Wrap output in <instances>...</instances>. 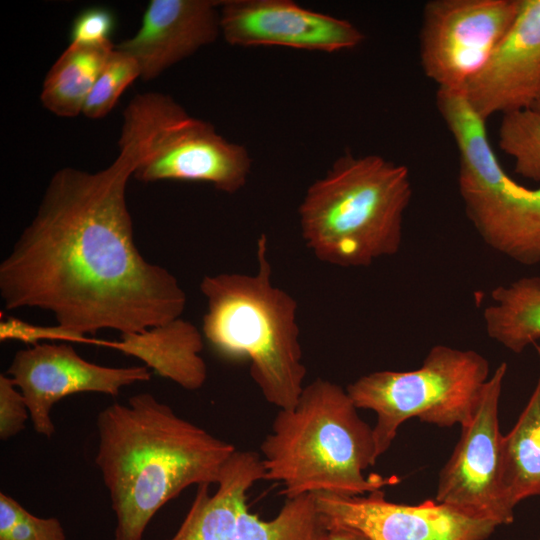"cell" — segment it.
<instances>
[{"instance_id": "cell-1", "label": "cell", "mask_w": 540, "mask_h": 540, "mask_svg": "<svg viewBox=\"0 0 540 540\" xmlns=\"http://www.w3.org/2000/svg\"><path fill=\"white\" fill-rule=\"evenodd\" d=\"M106 168L51 177L35 216L0 263L5 309L38 308L86 335L142 331L180 318L186 294L138 250L126 188L137 159L126 146Z\"/></svg>"}, {"instance_id": "cell-2", "label": "cell", "mask_w": 540, "mask_h": 540, "mask_svg": "<svg viewBox=\"0 0 540 540\" xmlns=\"http://www.w3.org/2000/svg\"><path fill=\"white\" fill-rule=\"evenodd\" d=\"M96 426L95 464L116 517L114 540H143L166 503L192 485L216 484L236 451L150 393L108 405Z\"/></svg>"}, {"instance_id": "cell-3", "label": "cell", "mask_w": 540, "mask_h": 540, "mask_svg": "<svg viewBox=\"0 0 540 540\" xmlns=\"http://www.w3.org/2000/svg\"><path fill=\"white\" fill-rule=\"evenodd\" d=\"M357 409L334 382L317 378L304 386L292 408L279 409L261 444L263 479L281 483L286 498L364 495L397 484L396 476L364 475L378 457L373 428Z\"/></svg>"}, {"instance_id": "cell-4", "label": "cell", "mask_w": 540, "mask_h": 540, "mask_svg": "<svg viewBox=\"0 0 540 540\" xmlns=\"http://www.w3.org/2000/svg\"><path fill=\"white\" fill-rule=\"evenodd\" d=\"M412 193L406 166L378 155H343L299 206L305 245L320 261L345 268L393 256Z\"/></svg>"}, {"instance_id": "cell-5", "label": "cell", "mask_w": 540, "mask_h": 540, "mask_svg": "<svg viewBox=\"0 0 540 540\" xmlns=\"http://www.w3.org/2000/svg\"><path fill=\"white\" fill-rule=\"evenodd\" d=\"M254 275H205L200 290L207 301L203 337L227 357H245L262 395L279 409L298 401L306 367L297 323V302L272 282L267 238L257 240Z\"/></svg>"}, {"instance_id": "cell-6", "label": "cell", "mask_w": 540, "mask_h": 540, "mask_svg": "<svg viewBox=\"0 0 540 540\" xmlns=\"http://www.w3.org/2000/svg\"><path fill=\"white\" fill-rule=\"evenodd\" d=\"M118 146L132 150L141 182L195 181L233 194L247 182L251 158L211 123L192 117L171 96L136 94L123 111Z\"/></svg>"}, {"instance_id": "cell-7", "label": "cell", "mask_w": 540, "mask_h": 540, "mask_svg": "<svg viewBox=\"0 0 540 540\" xmlns=\"http://www.w3.org/2000/svg\"><path fill=\"white\" fill-rule=\"evenodd\" d=\"M490 376L489 362L480 353L436 345L419 368L371 372L346 391L358 409L377 415L373 435L379 458L410 418L439 427L466 424Z\"/></svg>"}, {"instance_id": "cell-8", "label": "cell", "mask_w": 540, "mask_h": 540, "mask_svg": "<svg viewBox=\"0 0 540 540\" xmlns=\"http://www.w3.org/2000/svg\"><path fill=\"white\" fill-rule=\"evenodd\" d=\"M263 478L261 456L236 450L224 465L213 494L209 484L197 486L192 504L170 540H323L327 526L314 493L286 498L270 520L250 511L248 491Z\"/></svg>"}, {"instance_id": "cell-9", "label": "cell", "mask_w": 540, "mask_h": 540, "mask_svg": "<svg viewBox=\"0 0 540 540\" xmlns=\"http://www.w3.org/2000/svg\"><path fill=\"white\" fill-rule=\"evenodd\" d=\"M521 0H431L423 9L420 61L438 89L464 90L512 26Z\"/></svg>"}, {"instance_id": "cell-10", "label": "cell", "mask_w": 540, "mask_h": 540, "mask_svg": "<svg viewBox=\"0 0 540 540\" xmlns=\"http://www.w3.org/2000/svg\"><path fill=\"white\" fill-rule=\"evenodd\" d=\"M506 372L503 362L486 382L472 417L461 426L460 438L439 473L435 497L438 503L498 526L514 520L501 490L498 411Z\"/></svg>"}, {"instance_id": "cell-11", "label": "cell", "mask_w": 540, "mask_h": 540, "mask_svg": "<svg viewBox=\"0 0 540 540\" xmlns=\"http://www.w3.org/2000/svg\"><path fill=\"white\" fill-rule=\"evenodd\" d=\"M314 496L327 529L351 528L370 540H485L498 527L436 500L418 505L390 502L382 489L356 496L330 492Z\"/></svg>"}, {"instance_id": "cell-12", "label": "cell", "mask_w": 540, "mask_h": 540, "mask_svg": "<svg viewBox=\"0 0 540 540\" xmlns=\"http://www.w3.org/2000/svg\"><path fill=\"white\" fill-rule=\"evenodd\" d=\"M7 375L25 398L35 432L51 438V411L58 401L82 392L117 396L125 386L149 381L151 370L102 366L82 358L70 344L39 343L18 350Z\"/></svg>"}, {"instance_id": "cell-13", "label": "cell", "mask_w": 540, "mask_h": 540, "mask_svg": "<svg viewBox=\"0 0 540 540\" xmlns=\"http://www.w3.org/2000/svg\"><path fill=\"white\" fill-rule=\"evenodd\" d=\"M220 31L236 46H284L334 52L360 45L365 35L352 23L289 0H226Z\"/></svg>"}, {"instance_id": "cell-14", "label": "cell", "mask_w": 540, "mask_h": 540, "mask_svg": "<svg viewBox=\"0 0 540 540\" xmlns=\"http://www.w3.org/2000/svg\"><path fill=\"white\" fill-rule=\"evenodd\" d=\"M463 91L485 121L540 100V0H521L509 31Z\"/></svg>"}, {"instance_id": "cell-15", "label": "cell", "mask_w": 540, "mask_h": 540, "mask_svg": "<svg viewBox=\"0 0 540 540\" xmlns=\"http://www.w3.org/2000/svg\"><path fill=\"white\" fill-rule=\"evenodd\" d=\"M436 106L458 148L459 191L466 215L475 225L527 187L502 169L490 144L486 121L471 107L464 91L438 89Z\"/></svg>"}, {"instance_id": "cell-16", "label": "cell", "mask_w": 540, "mask_h": 540, "mask_svg": "<svg viewBox=\"0 0 540 540\" xmlns=\"http://www.w3.org/2000/svg\"><path fill=\"white\" fill-rule=\"evenodd\" d=\"M219 6L212 0H151L138 31L115 47L137 62L140 78L152 80L217 38Z\"/></svg>"}, {"instance_id": "cell-17", "label": "cell", "mask_w": 540, "mask_h": 540, "mask_svg": "<svg viewBox=\"0 0 540 540\" xmlns=\"http://www.w3.org/2000/svg\"><path fill=\"white\" fill-rule=\"evenodd\" d=\"M101 346L139 359L157 375L186 390L200 389L207 379V366L201 356L203 334L181 317L142 331L123 333L119 340H102Z\"/></svg>"}, {"instance_id": "cell-18", "label": "cell", "mask_w": 540, "mask_h": 540, "mask_svg": "<svg viewBox=\"0 0 540 540\" xmlns=\"http://www.w3.org/2000/svg\"><path fill=\"white\" fill-rule=\"evenodd\" d=\"M533 346L540 363V344ZM501 490L504 504L512 513L522 500L540 496V371L525 408L502 437Z\"/></svg>"}, {"instance_id": "cell-19", "label": "cell", "mask_w": 540, "mask_h": 540, "mask_svg": "<svg viewBox=\"0 0 540 540\" xmlns=\"http://www.w3.org/2000/svg\"><path fill=\"white\" fill-rule=\"evenodd\" d=\"M490 297L482 318L492 340L514 353L540 340V276L499 285Z\"/></svg>"}, {"instance_id": "cell-20", "label": "cell", "mask_w": 540, "mask_h": 540, "mask_svg": "<svg viewBox=\"0 0 540 540\" xmlns=\"http://www.w3.org/2000/svg\"><path fill=\"white\" fill-rule=\"evenodd\" d=\"M474 228L500 254L524 265L540 263V188L505 200Z\"/></svg>"}, {"instance_id": "cell-21", "label": "cell", "mask_w": 540, "mask_h": 540, "mask_svg": "<svg viewBox=\"0 0 540 540\" xmlns=\"http://www.w3.org/2000/svg\"><path fill=\"white\" fill-rule=\"evenodd\" d=\"M115 45L70 43L45 76L40 100L59 117L82 113L86 99Z\"/></svg>"}, {"instance_id": "cell-22", "label": "cell", "mask_w": 540, "mask_h": 540, "mask_svg": "<svg viewBox=\"0 0 540 540\" xmlns=\"http://www.w3.org/2000/svg\"><path fill=\"white\" fill-rule=\"evenodd\" d=\"M499 147L520 176L540 182V112L523 109L502 115Z\"/></svg>"}, {"instance_id": "cell-23", "label": "cell", "mask_w": 540, "mask_h": 540, "mask_svg": "<svg viewBox=\"0 0 540 540\" xmlns=\"http://www.w3.org/2000/svg\"><path fill=\"white\" fill-rule=\"evenodd\" d=\"M139 77L137 62L114 47L86 99L82 113L90 119L105 117L126 88Z\"/></svg>"}, {"instance_id": "cell-24", "label": "cell", "mask_w": 540, "mask_h": 540, "mask_svg": "<svg viewBox=\"0 0 540 540\" xmlns=\"http://www.w3.org/2000/svg\"><path fill=\"white\" fill-rule=\"evenodd\" d=\"M0 540H66V534L59 519L37 517L0 493Z\"/></svg>"}, {"instance_id": "cell-25", "label": "cell", "mask_w": 540, "mask_h": 540, "mask_svg": "<svg viewBox=\"0 0 540 540\" xmlns=\"http://www.w3.org/2000/svg\"><path fill=\"white\" fill-rule=\"evenodd\" d=\"M0 339L1 341L17 340L31 345L39 344L40 341L98 344L96 338L70 331L57 324L54 326L34 325L14 317L1 321Z\"/></svg>"}, {"instance_id": "cell-26", "label": "cell", "mask_w": 540, "mask_h": 540, "mask_svg": "<svg viewBox=\"0 0 540 540\" xmlns=\"http://www.w3.org/2000/svg\"><path fill=\"white\" fill-rule=\"evenodd\" d=\"M115 27L112 10L103 6L88 7L79 12L71 24V43L89 46L110 43Z\"/></svg>"}, {"instance_id": "cell-27", "label": "cell", "mask_w": 540, "mask_h": 540, "mask_svg": "<svg viewBox=\"0 0 540 540\" xmlns=\"http://www.w3.org/2000/svg\"><path fill=\"white\" fill-rule=\"evenodd\" d=\"M29 410L21 391L7 374H0V439L8 440L20 433Z\"/></svg>"}, {"instance_id": "cell-28", "label": "cell", "mask_w": 540, "mask_h": 540, "mask_svg": "<svg viewBox=\"0 0 540 540\" xmlns=\"http://www.w3.org/2000/svg\"><path fill=\"white\" fill-rule=\"evenodd\" d=\"M323 540H370L357 530L333 526L327 529Z\"/></svg>"}, {"instance_id": "cell-29", "label": "cell", "mask_w": 540, "mask_h": 540, "mask_svg": "<svg viewBox=\"0 0 540 540\" xmlns=\"http://www.w3.org/2000/svg\"><path fill=\"white\" fill-rule=\"evenodd\" d=\"M533 109L540 112V100L534 105Z\"/></svg>"}]
</instances>
